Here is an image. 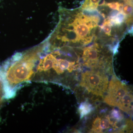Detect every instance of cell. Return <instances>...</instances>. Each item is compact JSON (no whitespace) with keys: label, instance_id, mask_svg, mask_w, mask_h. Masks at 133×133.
Masks as SVG:
<instances>
[{"label":"cell","instance_id":"obj_1","mask_svg":"<svg viewBox=\"0 0 133 133\" xmlns=\"http://www.w3.org/2000/svg\"><path fill=\"white\" fill-rule=\"evenodd\" d=\"M108 84V78L104 73L95 70L83 73L80 83L89 92L101 97L106 92Z\"/></svg>","mask_w":133,"mask_h":133},{"label":"cell","instance_id":"obj_2","mask_svg":"<svg viewBox=\"0 0 133 133\" xmlns=\"http://www.w3.org/2000/svg\"><path fill=\"white\" fill-rule=\"evenodd\" d=\"M107 90L104 101L112 106H118L122 98L129 92L128 87L114 76L109 82Z\"/></svg>","mask_w":133,"mask_h":133},{"label":"cell","instance_id":"obj_3","mask_svg":"<svg viewBox=\"0 0 133 133\" xmlns=\"http://www.w3.org/2000/svg\"><path fill=\"white\" fill-rule=\"evenodd\" d=\"M132 95L128 92L122 98L117 107L129 114L132 111Z\"/></svg>","mask_w":133,"mask_h":133},{"label":"cell","instance_id":"obj_4","mask_svg":"<svg viewBox=\"0 0 133 133\" xmlns=\"http://www.w3.org/2000/svg\"><path fill=\"white\" fill-rule=\"evenodd\" d=\"M94 108L90 103L87 101L81 103L78 107V112L80 114V118H83L93 111Z\"/></svg>","mask_w":133,"mask_h":133},{"label":"cell","instance_id":"obj_5","mask_svg":"<svg viewBox=\"0 0 133 133\" xmlns=\"http://www.w3.org/2000/svg\"><path fill=\"white\" fill-rule=\"evenodd\" d=\"M110 118L114 120L115 122H118L122 120L124 118V116L119 111L114 109L111 112V118Z\"/></svg>","mask_w":133,"mask_h":133},{"label":"cell","instance_id":"obj_6","mask_svg":"<svg viewBox=\"0 0 133 133\" xmlns=\"http://www.w3.org/2000/svg\"><path fill=\"white\" fill-rule=\"evenodd\" d=\"M101 118L97 117L95 119L92 124V132L94 133H102V130L100 126V122Z\"/></svg>","mask_w":133,"mask_h":133},{"label":"cell","instance_id":"obj_7","mask_svg":"<svg viewBox=\"0 0 133 133\" xmlns=\"http://www.w3.org/2000/svg\"><path fill=\"white\" fill-rule=\"evenodd\" d=\"M113 122L110 119L109 116L106 117L105 118H103L101 120L100 126L101 129L103 130L108 129L110 127V125H113Z\"/></svg>","mask_w":133,"mask_h":133},{"label":"cell","instance_id":"obj_8","mask_svg":"<svg viewBox=\"0 0 133 133\" xmlns=\"http://www.w3.org/2000/svg\"><path fill=\"white\" fill-rule=\"evenodd\" d=\"M1 102H0V107H1Z\"/></svg>","mask_w":133,"mask_h":133}]
</instances>
